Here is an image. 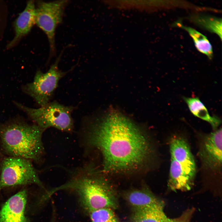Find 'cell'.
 <instances>
[{
  "instance_id": "ffe728a7",
  "label": "cell",
  "mask_w": 222,
  "mask_h": 222,
  "mask_svg": "<svg viewBox=\"0 0 222 222\" xmlns=\"http://www.w3.org/2000/svg\"><path fill=\"white\" fill-rule=\"evenodd\" d=\"M3 157H2V154L0 150V163Z\"/></svg>"
},
{
  "instance_id": "8fae6325",
  "label": "cell",
  "mask_w": 222,
  "mask_h": 222,
  "mask_svg": "<svg viewBox=\"0 0 222 222\" xmlns=\"http://www.w3.org/2000/svg\"><path fill=\"white\" fill-rule=\"evenodd\" d=\"M36 7L33 1H28L24 10L16 19L14 23L15 35L7 47L13 46L22 37L27 34L35 24Z\"/></svg>"
},
{
  "instance_id": "ba28073f",
  "label": "cell",
  "mask_w": 222,
  "mask_h": 222,
  "mask_svg": "<svg viewBox=\"0 0 222 222\" xmlns=\"http://www.w3.org/2000/svg\"><path fill=\"white\" fill-rule=\"evenodd\" d=\"M199 154L205 168L212 171L220 169L222 159L221 128L204 136Z\"/></svg>"
},
{
  "instance_id": "4fadbf2b",
  "label": "cell",
  "mask_w": 222,
  "mask_h": 222,
  "mask_svg": "<svg viewBox=\"0 0 222 222\" xmlns=\"http://www.w3.org/2000/svg\"><path fill=\"white\" fill-rule=\"evenodd\" d=\"M164 202L152 206L134 209L130 222H166L168 218L164 211Z\"/></svg>"
},
{
  "instance_id": "5bb4252c",
  "label": "cell",
  "mask_w": 222,
  "mask_h": 222,
  "mask_svg": "<svg viewBox=\"0 0 222 222\" xmlns=\"http://www.w3.org/2000/svg\"><path fill=\"white\" fill-rule=\"evenodd\" d=\"M124 197L134 210L150 207L162 201L146 189L129 191L125 194Z\"/></svg>"
},
{
  "instance_id": "7c38bea8",
  "label": "cell",
  "mask_w": 222,
  "mask_h": 222,
  "mask_svg": "<svg viewBox=\"0 0 222 222\" xmlns=\"http://www.w3.org/2000/svg\"><path fill=\"white\" fill-rule=\"evenodd\" d=\"M194 179L189 176L183 167L171 157L168 187L172 191L190 190L193 185Z\"/></svg>"
},
{
  "instance_id": "9c48e42d",
  "label": "cell",
  "mask_w": 222,
  "mask_h": 222,
  "mask_svg": "<svg viewBox=\"0 0 222 222\" xmlns=\"http://www.w3.org/2000/svg\"><path fill=\"white\" fill-rule=\"evenodd\" d=\"M27 195L23 189L7 200L0 210V222H30L25 212Z\"/></svg>"
},
{
  "instance_id": "5b68a950",
  "label": "cell",
  "mask_w": 222,
  "mask_h": 222,
  "mask_svg": "<svg viewBox=\"0 0 222 222\" xmlns=\"http://www.w3.org/2000/svg\"><path fill=\"white\" fill-rule=\"evenodd\" d=\"M32 162L18 157L3 158L0 163V191L6 187L32 184L43 188Z\"/></svg>"
},
{
  "instance_id": "d6986e66",
  "label": "cell",
  "mask_w": 222,
  "mask_h": 222,
  "mask_svg": "<svg viewBox=\"0 0 222 222\" xmlns=\"http://www.w3.org/2000/svg\"><path fill=\"white\" fill-rule=\"evenodd\" d=\"M195 210L193 208H188L178 217L172 219L168 218L166 222H190Z\"/></svg>"
},
{
  "instance_id": "6da1fadb",
  "label": "cell",
  "mask_w": 222,
  "mask_h": 222,
  "mask_svg": "<svg viewBox=\"0 0 222 222\" xmlns=\"http://www.w3.org/2000/svg\"><path fill=\"white\" fill-rule=\"evenodd\" d=\"M82 129L86 144L101 151L106 171L135 169L150 153L148 142L140 130L128 118L117 113L101 117H86Z\"/></svg>"
},
{
  "instance_id": "7a4b0ae2",
  "label": "cell",
  "mask_w": 222,
  "mask_h": 222,
  "mask_svg": "<svg viewBox=\"0 0 222 222\" xmlns=\"http://www.w3.org/2000/svg\"><path fill=\"white\" fill-rule=\"evenodd\" d=\"M45 130L20 116L0 122L1 148L8 156L38 162L44 154L42 138Z\"/></svg>"
},
{
  "instance_id": "8992f818",
  "label": "cell",
  "mask_w": 222,
  "mask_h": 222,
  "mask_svg": "<svg viewBox=\"0 0 222 222\" xmlns=\"http://www.w3.org/2000/svg\"><path fill=\"white\" fill-rule=\"evenodd\" d=\"M61 54L47 72L43 73L38 70L33 81L22 87V91L33 99L40 107L50 102L59 80L70 71L63 72L59 68Z\"/></svg>"
},
{
  "instance_id": "9a60e30c",
  "label": "cell",
  "mask_w": 222,
  "mask_h": 222,
  "mask_svg": "<svg viewBox=\"0 0 222 222\" xmlns=\"http://www.w3.org/2000/svg\"><path fill=\"white\" fill-rule=\"evenodd\" d=\"M183 98L194 116L209 123L215 130H217L221 123V119L216 116L210 115L207 108L198 97H183Z\"/></svg>"
},
{
  "instance_id": "3957f363",
  "label": "cell",
  "mask_w": 222,
  "mask_h": 222,
  "mask_svg": "<svg viewBox=\"0 0 222 222\" xmlns=\"http://www.w3.org/2000/svg\"><path fill=\"white\" fill-rule=\"evenodd\" d=\"M71 189L79 197L84 209L89 213L102 208H117L118 202L113 190L106 182L95 175L91 168L85 166L80 168L67 183L55 191Z\"/></svg>"
},
{
  "instance_id": "277c9868",
  "label": "cell",
  "mask_w": 222,
  "mask_h": 222,
  "mask_svg": "<svg viewBox=\"0 0 222 222\" xmlns=\"http://www.w3.org/2000/svg\"><path fill=\"white\" fill-rule=\"evenodd\" d=\"M14 103L34 124L45 130L50 127L68 133L73 130L71 114L74 107L65 106L56 101L50 102L39 108H30L15 101Z\"/></svg>"
},
{
  "instance_id": "2e32d148",
  "label": "cell",
  "mask_w": 222,
  "mask_h": 222,
  "mask_svg": "<svg viewBox=\"0 0 222 222\" xmlns=\"http://www.w3.org/2000/svg\"><path fill=\"white\" fill-rule=\"evenodd\" d=\"M175 24L188 32L198 51L205 55L209 59H212L213 54L212 47L205 36L191 27L184 26L180 22H176Z\"/></svg>"
},
{
  "instance_id": "30bf717a",
  "label": "cell",
  "mask_w": 222,
  "mask_h": 222,
  "mask_svg": "<svg viewBox=\"0 0 222 222\" xmlns=\"http://www.w3.org/2000/svg\"><path fill=\"white\" fill-rule=\"evenodd\" d=\"M169 146L171 157L181 165L189 175L194 179L195 163L186 141L180 136H174L170 139Z\"/></svg>"
},
{
  "instance_id": "e0dca14e",
  "label": "cell",
  "mask_w": 222,
  "mask_h": 222,
  "mask_svg": "<svg viewBox=\"0 0 222 222\" xmlns=\"http://www.w3.org/2000/svg\"><path fill=\"white\" fill-rule=\"evenodd\" d=\"M192 22L199 27L217 35L222 39V20L212 16L195 15L191 17Z\"/></svg>"
},
{
  "instance_id": "52a82bcc",
  "label": "cell",
  "mask_w": 222,
  "mask_h": 222,
  "mask_svg": "<svg viewBox=\"0 0 222 222\" xmlns=\"http://www.w3.org/2000/svg\"><path fill=\"white\" fill-rule=\"evenodd\" d=\"M68 1L58 0L38 2L36 8L35 24L44 32L50 48V58L56 52L55 35L56 28L62 20Z\"/></svg>"
},
{
  "instance_id": "ac0fdd59",
  "label": "cell",
  "mask_w": 222,
  "mask_h": 222,
  "mask_svg": "<svg viewBox=\"0 0 222 222\" xmlns=\"http://www.w3.org/2000/svg\"><path fill=\"white\" fill-rule=\"evenodd\" d=\"M89 213L91 222H119L113 209L111 208H101Z\"/></svg>"
}]
</instances>
